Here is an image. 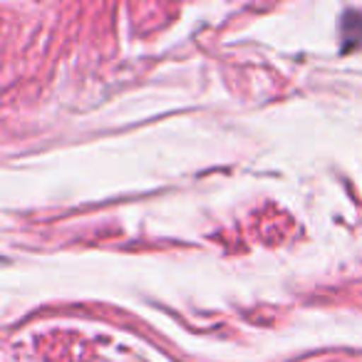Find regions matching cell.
Here are the masks:
<instances>
[]
</instances>
